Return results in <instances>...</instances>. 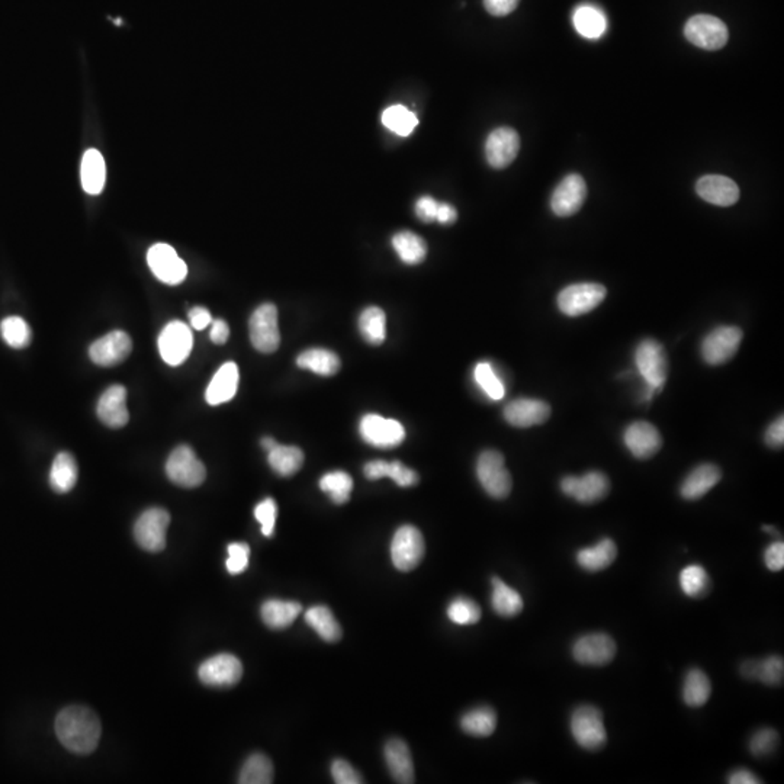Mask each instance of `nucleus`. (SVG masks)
Listing matches in <instances>:
<instances>
[{
  "label": "nucleus",
  "mask_w": 784,
  "mask_h": 784,
  "mask_svg": "<svg viewBox=\"0 0 784 784\" xmlns=\"http://www.w3.org/2000/svg\"><path fill=\"white\" fill-rule=\"evenodd\" d=\"M101 720L85 706H68L56 718V734L63 747L75 754H90L101 739Z\"/></svg>",
  "instance_id": "f257e3e1"
},
{
  "label": "nucleus",
  "mask_w": 784,
  "mask_h": 784,
  "mask_svg": "<svg viewBox=\"0 0 784 784\" xmlns=\"http://www.w3.org/2000/svg\"><path fill=\"white\" fill-rule=\"evenodd\" d=\"M570 728L574 741L587 751H597L607 741L602 712L595 706L576 708L571 717Z\"/></svg>",
  "instance_id": "f03ea898"
},
{
  "label": "nucleus",
  "mask_w": 784,
  "mask_h": 784,
  "mask_svg": "<svg viewBox=\"0 0 784 784\" xmlns=\"http://www.w3.org/2000/svg\"><path fill=\"white\" fill-rule=\"evenodd\" d=\"M476 476L490 497L503 500L512 493V475L505 468L504 456L497 451H485L476 463Z\"/></svg>",
  "instance_id": "7ed1b4c3"
},
{
  "label": "nucleus",
  "mask_w": 784,
  "mask_h": 784,
  "mask_svg": "<svg viewBox=\"0 0 784 784\" xmlns=\"http://www.w3.org/2000/svg\"><path fill=\"white\" fill-rule=\"evenodd\" d=\"M168 480L183 488H197L207 478V470L194 449L180 444L168 456L166 463Z\"/></svg>",
  "instance_id": "20e7f679"
},
{
  "label": "nucleus",
  "mask_w": 784,
  "mask_h": 784,
  "mask_svg": "<svg viewBox=\"0 0 784 784\" xmlns=\"http://www.w3.org/2000/svg\"><path fill=\"white\" fill-rule=\"evenodd\" d=\"M424 551H426V545L422 532L410 524L400 527L391 542L392 564L397 570L404 573L414 570L422 563Z\"/></svg>",
  "instance_id": "39448f33"
},
{
  "label": "nucleus",
  "mask_w": 784,
  "mask_h": 784,
  "mask_svg": "<svg viewBox=\"0 0 784 784\" xmlns=\"http://www.w3.org/2000/svg\"><path fill=\"white\" fill-rule=\"evenodd\" d=\"M684 36L696 47L703 50H720L729 38L725 22L712 15H696L684 26Z\"/></svg>",
  "instance_id": "423d86ee"
},
{
  "label": "nucleus",
  "mask_w": 784,
  "mask_h": 784,
  "mask_svg": "<svg viewBox=\"0 0 784 784\" xmlns=\"http://www.w3.org/2000/svg\"><path fill=\"white\" fill-rule=\"evenodd\" d=\"M607 290L600 283H575L558 295V307L570 317L587 314L605 301Z\"/></svg>",
  "instance_id": "0eeeda50"
},
{
  "label": "nucleus",
  "mask_w": 784,
  "mask_h": 784,
  "mask_svg": "<svg viewBox=\"0 0 784 784\" xmlns=\"http://www.w3.org/2000/svg\"><path fill=\"white\" fill-rule=\"evenodd\" d=\"M251 344L261 353H273L280 344L278 310L273 304H263L253 312L250 322Z\"/></svg>",
  "instance_id": "6e6552de"
},
{
  "label": "nucleus",
  "mask_w": 784,
  "mask_h": 784,
  "mask_svg": "<svg viewBox=\"0 0 784 784\" xmlns=\"http://www.w3.org/2000/svg\"><path fill=\"white\" fill-rule=\"evenodd\" d=\"M194 348V336L190 327L182 321L168 322L158 336V351L166 363L182 365Z\"/></svg>",
  "instance_id": "1a4fd4ad"
},
{
  "label": "nucleus",
  "mask_w": 784,
  "mask_h": 784,
  "mask_svg": "<svg viewBox=\"0 0 784 784\" xmlns=\"http://www.w3.org/2000/svg\"><path fill=\"white\" fill-rule=\"evenodd\" d=\"M635 361L639 373L644 376L649 387L656 391L661 390L668 373V362L663 344L652 339L641 341L636 348Z\"/></svg>",
  "instance_id": "9d476101"
},
{
  "label": "nucleus",
  "mask_w": 784,
  "mask_h": 784,
  "mask_svg": "<svg viewBox=\"0 0 784 784\" xmlns=\"http://www.w3.org/2000/svg\"><path fill=\"white\" fill-rule=\"evenodd\" d=\"M168 523H170V514L165 509L153 507L146 510L134 526L137 544L140 545L144 551H163L166 548V532H168Z\"/></svg>",
  "instance_id": "9b49d317"
},
{
  "label": "nucleus",
  "mask_w": 784,
  "mask_h": 784,
  "mask_svg": "<svg viewBox=\"0 0 784 784\" xmlns=\"http://www.w3.org/2000/svg\"><path fill=\"white\" fill-rule=\"evenodd\" d=\"M561 491L575 502L593 504L607 497L610 481L605 473L598 471H591L581 476L568 475L561 481Z\"/></svg>",
  "instance_id": "f8f14e48"
},
{
  "label": "nucleus",
  "mask_w": 784,
  "mask_h": 784,
  "mask_svg": "<svg viewBox=\"0 0 784 784\" xmlns=\"http://www.w3.org/2000/svg\"><path fill=\"white\" fill-rule=\"evenodd\" d=\"M616 656V642L602 632L584 635L573 645V657L581 666L602 667Z\"/></svg>",
  "instance_id": "ddd939ff"
},
{
  "label": "nucleus",
  "mask_w": 784,
  "mask_h": 784,
  "mask_svg": "<svg viewBox=\"0 0 784 784\" xmlns=\"http://www.w3.org/2000/svg\"><path fill=\"white\" fill-rule=\"evenodd\" d=\"M359 432L366 443L381 449L395 448L405 439V429L402 423L378 414H366L361 420Z\"/></svg>",
  "instance_id": "4468645a"
},
{
  "label": "nucleus",
  "mask_w": 784,
  "mask_h": 784,
  "mask_svg": "<svg viewBox=\"0 0 784 784\" xmlns=\"http://www.w3.org/2000/svg\"><path fill=\"white\" fill-rule=\"evenodd\" d=\"M742 341V330L734 326H722L710 331L702 343V356L706 363L718 366L731 361Z\"/></svg>",
  "instance_id": "2eb2a0df"
},
{
  "label": "nucleus",
  "mask_w": 784,
  "mask_h": 784,
  "mask_svg": "<svg viewBox=\"0 0 784 784\" xmlns=\"http://www.w3.org/2000/svg\"><path fill=\"white\" fill-rule=\"evenodd\" d=\"M148 263L153 275L163 283L179 285L187 280V263L178 256L175 249L168 244L158 243L151 246L148 253Z\"/></svg>",
  "instance_id": "dca6fc26"
},
{
  "label": "nucleus",
  "mask_w": 784,
  "mask_h": 784,
  "mask_svg": "<svg viewBox=\"0 0 784 784\" xmlns=\"http://www.w3.org/2000/svg\"><path fill=\"white\" fill-rule=\"evenodd\" d=\"M198 676L211 687H229L243 677V664L231 654H219L201 664Z\"/></svg>",
  "instance_id": "f3484780"
},
{
  "label": "nucleus",
  "mask_w": 784,
  "mask_h": 784,
  "mask_svg": "<svg viewBox=\"0 0 784 784\" xmlns=\"http://www.w3.org/2000/svg\"><path fill=\"white\" fill-rule=\"evenodd\" d=\"M133 351V341L124 331H111L92 343L89 356L97 365L109 368L124 362Z\"/></svg>",
  "instance_id": "a211bd4d"
},
{
  "label": "nucleus",
  "mask_w": 784,
  "mask_h": 784,
  "mask_svg": "<svg viewBox=\"0 0 784 784\" xmlns=\"http://www.w3.org/2000/svg\"><path fill=\"white\" fill-rule=\"evenodd\" d=\"M585 197H587V185L583 176L576 173L568 175L552 194V211L558 217H571L580 211Z\"/></svg>",
  "instance_id": "6ab92c4d"
},
{
  "label": "nucleus",
  "mask_w": 784,
  "mask_h": 784,
  "mask_svg": "<svg viewBox=\"0 0 784 784\" xmlns=\"http://www.w3.org/2000/svg\"><path fill=\"white\" fill-rule=\"evenodd\" d=\"M519 150V134L510 127L494 129L485 143V158L494 168H504L512 165Z\"/></svg>",
  "instance_id": "aec40b11"
},
{
  "label": "nucleus",
  "mask_w": 784,
  "mask_h": 784,
  "mask_svg": "<svg viewBox=\"0 0 784 784\" xmlns=\"http://www.w3.org/2000/svg\"><path fill=\"white\" fill-rule=\"evenodd\" d=\"M625 444L636 459H649L663 448V437L654 424L635 422L625 430Z\"/></svg>",
  "instance_id": "412c9836"
},
{
  "label": "nucleus",
  "mask_w": 784,
  "mask_h": 784,
  "mask_svg": "<svg viewBox=\"0 0 784 784\" xmlns=\"http://www.w3.org/2000/svg\"><path fill=\"white\" fill-rule=\"evenodd\" d=\"M551 417V405L541 400L519 398L505 405L504 419L514 427L539 426Z\"/></svg>",
  "instance_id": "4be33fe9"
},
{
  "label": "nucleus",
  "mask_w": 784,
  "mask_h": 784,
  "mask_svg": "<svg viewBox=\"0 0 784 784\" xmlns=\"http://www.w3.org/2000/svg\"><path fill=\"white\" fill-rule=\"evenodd\" d=\"M696 190L698 197L718 207H731L739 199V188L727 176H703L702 179L696 183Z\"/></svg>",
  "instance_id": "5701e85b"
},
{
  "label": "nucleus",
  "mask_w": 784,
  "mask_h": 784,
  "mask_svg": "<svg viewBox=\"0 0 784 784\" xmlns=\"http://www.w3.org/2000/svg\"><path fill=\"white\" fill-rule=\"evenodd\" d=\"M97 417L104 424L112 429H121L129 420L127 409V390L122 385H112L99 398L97 407Z\"/></svg>",
  "instance_id": "b1692460"
},
{
  "label": "nucleus",
  "mask_w": 784,
  "mask_h": 784,
  "mask_svg": "<svg viewBox=\"0 0 784 784\" xmlns=\"http://www.w3.org/2000/svg\"><path fill=\"white\" fill-rule=\"evenodd\" d=\"M720 480H722V471L717 465L702 463L691 471L681 484V497L684 500L695 502L698 498L705 497Z\"/></svg>",
  "instance_id": "393cba45"
},
{
  "label": "nucleus",
  "mask_w": 784,
  "mask_h": 784,
  "mask_svg": "<svg viewBox=\"0 0 784 784\" xmlns=\"http://www.w3.org/2000/svg\"><path fill=\"white\" fill-rule=\"evenodd\" d=\"M385 761L388 770L397 783H414V764L412 752L402 739H390L385 745Z\"/></svg>",
  "instance_id": "a878e982"
},
{
  "label": "nucleus",
  "mask_w": 784,
  "mask_h": 784,
  "mask_svg": "<svg viewBox=\"0 0 784 784\" xmlns=\"http://www.w3.org/2000/svg\"><path fill=\"white\" fill-rule=\"evenodd\" d=\"M239 380H240V373L236 363H224L217 371L207 388V394H205L207 402L209 405H219L233 400L239 388Z\"/></svg>",
  "instance_id": "bb28decb"
},
{
  "label": "nucleus",
  "mask_w": 784,
  "mask_h": 784,
  "mask_svg": "<svg viewBox=\"0 0 784 784\" xmlns=\"http://www.w3.org/2000/svg\"><path fill=\"white\" fill-rule=\"evenodd\" d=\"M742 677L748 680H759L767 686H780L784 678L783 657L770 656L767 658L749 659L741 666Z\"/></svg>",
  "instance_id": "cd10ccee"
},
{
  "label": "nucleus",
  "mask_w": 784,
  "mask_h": 784,
  "mask_svg": "<svg viewBox=\"0 0 784 784\" xmlns=\"http://www.w3.org/2000/svg\"><path fill=\"white\" fill-rule=\"evenodd\" d=\"M617 556V546L610 537H605L602 541L596 544L590 548H583L576 552V564L588 571V573H597L603 571L607 566L615 563Z\"/></svg>",
  "instance_id": "c85d7f7f"
},
{
  "label": "nucleus",
  "mask_w": 784,
  "mask_h": 784,
  "mask_svg": "<svg viewBox=\"0 0 784 784\" xmlns=\"http://www.w3.org/2000/svg\"><path fill=\"white\" fill-rule=\"evenodd\" d=\"M366 478L368 480H381V478H391L400 487H412L419 483V475L416 471L410 470L407 466L402 465L400 461H372L368 463L363 468Z\"/></svg>",
  "instance_id": "c756f323"
},
{
  "label": "nucleus",
  "mask_w": 784,
  "mask_h": 784,
  "mask_svg": "<svg viewBox=\"0 0 784 784\" xmlns=\"http://www.w3.org/2000/svg\"><path fill=\"white\" fill-rule=\"evenodd\" d=\"M80 176H82L83 189L87 190V194H101L105 187V179H107V166H105L101 151L97 150V148H90L85 153Z\"/></svg>",
  "instance_id": "7c9ffc66"
},
{
  "label": "nucleus",
  "mask_w": 784,
  "mask_h": 784,
  "mask_svg": "<svg viewBox=\"0 0 784 784\" xmlns=\"http://www.w3.org/2000/svg\"><path fill=\"white\" fill-rule=\"evenodd\" d=\"M301 610V605L297 602L268 600L261 606V620L270 629H285L294 624Z\"/></svg>",
  "instance_id": "2f4dec72"
},
{
  "label": "nucleus",
  "mask_w": 784,
  "mask_h": 784,
  "mask_svg": "<svg viewBox=\"0 0 784 784\" xmlns=\"http://www.w3.org/2000/svg\"><path fill=\"white\" fill-rule=\"evenodd\" d=\"M493 584V595H491V606L497 615L503 617H514L522 613L523 598L514 588L509 587L504 581L497 576L491 581Z\"/></svg>",
  "instance_id": "473e14b6"
},
{
  "label": "nucleus",
  "mask_w": 784,
  "mask_h": 784,
  "mask_svg": "<svg viewBox=\"0 0 784 784\" xmlns=\"http://www.w3.org/2000/svg\"><path fill=\"white\" fill-rule=\"evenodd\" d=\"M79 476L77 463L68 452H61L54 459L50 471V484L54 491L57 493H68L75 487Z\"/></svg>",
  "instance_id": "72a5a7b5"
},
{
  "label": "nucleus",
  "mask_w": 784,
  "mask_h": 784,
  "mask_svg": "<svg viewBox=\"0 0 784 784\" xmlns=\"http://www.w3.org/2000/svg\"><path fill=\"white\" fill-rule=\"evenodd\" d=\"M573 21L578 34L585 36L588 40H597L606 33V28H607L605 14L598 7L591 6V5L576 7Z\"/></svg>",
  "instance_id": "f704fd0d"
},
{
  "label": "nucleus",
  "mask_w": 784,
  "mask_h": 784,
  "mask_svg": "<svg viewBox=\"0 0 784 784\" xmlns=\"http://www.w3.org/2000/svg\"><path fill=\"white\" fill-rule=\"evenodd\" d=\"M297 365L309 369L317 375L331 376L339 372L341 363L334 351L327 349H309L298 356Z\"/></svg>",
  "instance_id": "c9c22d12"
},
{
  "label": "nucleus",
  "mask_w": 784,
  "mask_h": 784,
  "mask_svg": "<svg viewBox=\"0 0 784 784\" xmlns=\"http://www.w3.org/2000/svg\"><path fill=\"white\" fill-rule=\"evenodd\" d=\"M269 465L280 476H292L304 465V452L297 446L276 444L268 452Z\"/></svg>",
  "instance_id": "e433bc0d"
},
{
  "label": "nucleus",
  "mask_w": 784,
  "mask_h": 784,
  "mask_svg": "<svg viewBox=\"0 0 784 784\" xmlns=\"http://www.w3.org/2000/svg\"><path fill=\"white\" fill-rule=\"evenodd\" d=\"M712 695V684L705 671L691 668L683 684V700L688 708H702Z\"/></svg>",
  "instance_id": "4c0bfd02"
},
{
  "label": "nucleus",
  "mask_w": 784,
  "mask_h": 784,
  "mask_svg": "<svg viewBox=\"0 0 784 784\" xmlns=\"http://www.w3.org/2000/svg\"><path fill=\"white\" fill-rule=\"evenodd\" d=\"M305 622L327 642H337L341 637V626L327 606H314L305 613Z\"/></svg>",
  "instance_id": "58836bf2"
},
{
  "label": "nucleus",
  "mask_w": 784,
  "mask_h": 784,
  "mask_svg": "<svg viewBox=\"0 0 784 784\" xmlns=\"http://www.w3.org/2000/svg\"><path fill=\"white\" fill-rule=\"evenodd\" d=\"M461 728L465 734L473 737H490L497 728V715L494 709H491L488 706H480L463 715Z\"/></svg>",
  "instance_id": "ea45409f"
},
{
  "label": "nucleus",
  "mask_w": 784,
  "mask_h": 784,
  "mask_svg": "<svg viewBox=\"0 0 784 784\" xmlns=\"http://www.w3.org/2000/svg\"><path fill=\"white\" fill-rule=\"evenodd\" d=\"M359 330L368 343L380 346L387 339V315L378 307H369L359 317Z\"/></svg>",
  "instance_id": "a19ab883"
},
{
  "label": "nucleus",
  "mask_w": 784,
  "mask_h": 784,
  "mask_svg": "<svg viewBox=\"0 0 784 784\" xmlns=\"http://www.w3.org/2000/svg\"><path fill=\"white\" fill-rule=\"evenodd\" d=\"M392 246H394L400 259L407 265H419L426 259V241L412 231H402V233L395 234L392 237Z\"/></svg>",
  "instance_id": "79ce46f5"
},
{
  "label": "nucleus",
  "mask_w": 784,
  "mask_h": 784,
  "mask_svg": "<svg viewBox=\"0 0 784 784\" xmlns=\"http://www.w3.org/2000/svg\"><path fill=\"white\" fill-rule=\"evenodd\" d=\"M273 781V764L265 754L249 757L240 771L239 783L270 784Z\"/></svg>",
  "instance_id": "37998d69"
},
{
  "label": "nucleus",
  "mask_w": 784,
  "mask_h": 784,
  "mask_svg": "<svg viewBox=\"0 0 784 784\" xmlns=\"http://www.w3.org/2000/svg\"><path fill=\"white\" fill-rule=\"evenodd\" d=\"M680 587L684 595L691 598H700L710 590V576L705 568L697 564L684 566L680 573Z\"/></svg>",
  "instance_id": "c03bdc74"
},
{
  "label": "nucleus",
  "mask_w": 784,
  "mask_h": 784,
  "mask_svg": "<svg viewBox=\"0 0 784 784\" xmlns=\"http://www.w3.org/2000/svg\"><path fill=\"white\" fill-rule=\"evenodd\" d=\"M320 488L330 495L331 502L336 503V504H344L351 498L353 480L348 473L334 471V473H329L322 476L320 480Z\"/></svg>",
  "instance_id": "a18cd8bd"
},
{
  "label": "nucleus",
  "mask_w": 784,
  "mask_h": 784,
  "mask_svg": "<svg viewBox=\"0 0 784 784\" xmlns=\"http://www.w3.org/2000/svg\"><path fill=\"white\" fill-rule=\"evenodd\" d=\"M382 124L397 136L407 137L414 131L417 124H419V119H417L416 115L402 105H394V107H387L383 111Z\"/></svg>",
  "instance_id": "49530a36"
},
{
  "label": "nucleus",
  "mask_w": 784,
  "mask_h": 784,
  "mask_svg": "<svg viewBox=\"0 0 784 784\" xmlns=\"http://www.w3.org/2000/svg\"><path fill=\"white\" fill-rule=\"evenodd\" d=\"M0 333L11 348L24 349L31 343L33 334L28 322L21 317H7L0 324Z\"/></svg>",
  "instance_id": "de8ad7c7"
},
{
  "label": "nucleus",
  "mask_w": 784,
  "mask_h": 784,
  "mask_svg": "<svg viewBox=\"0 0 784 784\" xmlns=\"http://www.w3.org/2000/svg\"><path fill=\"white\" fill-rule=\"evenodd\" d=\"M448 617L452 624L459 626H470L480 622L481 609L473 600L468 597H458L449 605Z\"/></svg>",
  "instance_id": "09e8293b"
},
{
  "label": "nucleus",
  "mask_w": 784,
  "mask_h": 784,
  "mask_svg": "<svg viewBox=\"0 0 784 784\" xmlns=\"http://www.w3.org/2000/svg\"><path fill=\"white\" fill-rule=\"evenodd\" d=\"M473 375H475L476 383L483 388L484 392L491 400L498 402L504 397V385H503L502 381L498 380V376L495 375L494 369L490 363H478L475 366V371H473Z\"/></svg>",
  "instance_id": "8fccbe9b"
},
{
  "label": "nucleus",
  "mask_w": 784,
  "mask_h": 784,
  "mask_svg": "<svg viewBox=\"0 0 784 784\" xmlns=\"http://www.w3.org/2000/svg\"><path fill=\"white\" fill-rule=\"evenodd\" d=\"M779 734L773 728H763L754 732L749 739V751L752 756H770L774 749L778 748Z\"/></svg>",
  "instance_id": "3c124183"
},
{
  "label": "nucleus",
  "mask_w": 784,
  "mask_h": 784,
  "mask_svg": "<svg viewBox=\"0 0 784 784\" xmlns=\"http://www.w3.org/2000/svg\"><path fill=\"white\" fill-rule=\"evenodd\" d=\"M249 556H250V548H249L248 544H241V542L229 544V558H227L226 563L227 571L231 575L244 573L249 565Z\"/></svg>",
  "instance_id": "603ef678"
},
{
  "label": "nucleus",
  "mask_w": 784,
  "mask_h": 784,
  "mask_svg": "<svg viewBox=\"0 0 784 784\" xmlns=\"http://www.w3.org/2000/svg\"><path fill=\"white\" fill-rule=\"evenodd\" d=\"M276 516H278V505L273 498H266L256 505L255 517L260 523L261 534L265 536H272Z\"/></svg>",
  "instance_id": "864d4df0"
},
{
  "label": "nucleus",
  "mask_w": 784,
  "mask_h": 784,
  "mask_svg": "<svg viewBox=\"0 0 784 784\" xmlns=\"http://www.w3.org/2000/svg\"><path fill=\"white\" fill-rule=\"evenodd\" d=\"M331 776L337 784H362L363 779L358 771L344 759H336L331 764Z\"/></svg>",
  "instance_id": "5fc2aeb1"
},
{
  "label": "nucleus",
  "mask_w": 784,
  "mask_h": 784,
  "mask_svg": "<svg viewBox=\"0 0 784 784\" xmlns=\"http://www.w3.org/2000/svg\"><path fill=\"white\" fill-rule=\"evenodd\" d=\"M764 564L767 570L779 573L784 568V544L783 541L774 542L764 551Z\"/></svg>",
  "instance_id": "6e6d98bb"
},
{
  "label": "nucleus",
  "mask_w": 784,
  "mask_h": 784,
  "mask_svg": "<svg viewBox=\"0 0 784 784\" xmlns=\"http://www.w3.org/2000/svg\"><path fill=\"white\" fill-rule=\"evenodd\" d=\"M439 204H441V202H437L436 199H433L432 197H427V195L426 197L420 198L419 201L416 202L417 217L424 222L436 221Z\"/></svg>",
  "instance_id": "4d7b16f0"
},
{
  "label": "nucleus",
  "mask_w": 784,
  "mask_h": 784,
  "mask_svg": "<svg viewBox=\"0 0 784 784\" xmlns=\"http://www.w3.org/2000/svg\"><path fill=\"white\" fill-rule=\"evenodd\" d=\"M520 0H484V6L493 16H505L512 14Z\"/></svg>",
  "instance_id": "13d9d810"
},
{
  "label": "nucleus",
  "mask_w": 784,
  "mask_h": 784,
  "mask_svg": "<svg viewBox=\"0 0 784 784\" xmlns=\"http://www.w3.org/2000/svg\"><path fill=\"white\" fill-rule=\"evenodd\" d=\"M766 443L771 448H781L784 443V419L779 417L771 423L766 432Z\"/></svg>",
  "instance_id": "bf43d9fd"
},
{
  "label": "nucleus",
  "mask_w": 784,
  "mask_h": 784,
  "mask_svg": "<svg viewBox=\"0 0 784 784\" xmlns=\"http://www.w3.org/2000/svg\"><path fill=\"white\" fill-rule=\"evenodd\" d=\"M190 326L195 330H204L212 322L211 312L204 307H194L189 311Z\"/></svg>",
  "instance_id": "052dcab7"
},
{
  "label": "nucleus",
  "mask_w": 784,
  "mask_h": 784,
  "mask_svg": "<svg viewBox=\"0 0 784 784\" xmlns=\"http://www.w3.org/2000/svg\"><path fill=\"white\" fill-rule=\"evenodd\" d=\"M211 341L215 344L227 343L229 337V327L224 320H215L211 322Z\"/></svg>",
  "instance_id": "680f3d73"
},
{
  "label": "nucleus",
  "mask_w": 784,
  "mask_h": 784,
  "mask_svg": "<svg viewBox=\"0 0 784 784\" xmlns=\"http://www.w3.org/2000/svg\"><path fill=\"white\" fill-rule=\"evenodd\" d=\"M728 783L731 784H759L761 783L759 778H757L756 774L752 773V771L747 770V769H738V770L732 771L729 774V778H728Z\"/></svg>",
  "instance_id": "e2e57ef3"
},
{
  "label": "nucleus",
  "mask_w": 784,
  "mask_h": 784,
  "mask_svg": "<svg viewBox=\"0 0 784 784\" xmlns=\"http://www.w3.org/2000/svg\"><path fill=\"white\" fill-rule=\"evenodd\" d=\"M458 219V212L449 204H439L437 209L436 221L441 224H453Z\"/></svg>",
  "instance_id": "0e129e2a"
},
{
  "label": "nucleus",
  "mask_w": 784,
  "mask_h": 784,
  "mask_svg": "<svg viewBox=\"0 0 784 784\" xmlns=\"http://www.w3.org/2000/svg\"><path fill=\"white\" fill-rule=\"evenodd\" d=\"M276 444H278V442H276L275 439H272V437H263V439H261V446H263L265 451H272Z\"/></svg>",
  "instance_id": "69168bd1"
},
{
  "label": "nucleus",
  "mask_w": 784,
  "mask_h": 784,
  "mask_svg": "<svg viewBox=\"0 0 784 784\" xmlns=\"http://www.w3.org/2000/svg\"><path fill=\"white\" fill-rule=\"evenodd\" d=\"M763 530L764 532H769V534H774V532H776V530H774V527L771 526H763Z\"/></svg>",
  "instance_id": "338daca9"
}]
</instances>
